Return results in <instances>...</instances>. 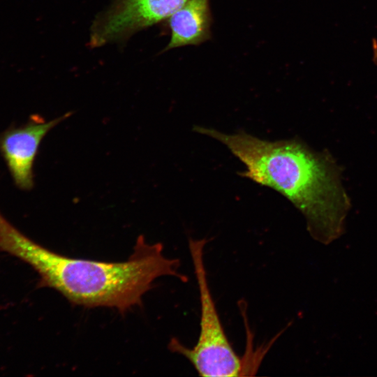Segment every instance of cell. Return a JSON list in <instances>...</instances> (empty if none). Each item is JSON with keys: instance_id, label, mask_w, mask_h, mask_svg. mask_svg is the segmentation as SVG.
<instances>
[{"instance_id": "obj_2", "label": "cell", "mask_w": 377, "mask_h": 377, "mask_svg": "<svg viewBox=\"0 0 377 377\" xmlns=\"http://www.w3.org/2000/svg\"><path fill=\"white\" fill-rule=\"evenodd\" d=\"M193 131L224 145L244 165L241 177L288 200L315 239L328 244L342 234L348 204L327 157L297 138L270 141L244 131L229 134L200 126Z\"/></svg>"}, {"instance_id": "obj_6", "label": "cell", "mask_w": 377, "mask_h": 377, "mask_svg": "<svg viewBox=\"0 0 377 377\" xmlns=\"http://www.w3.org/2000/svg\"><path fill=\"white\" fill-rule=\"evenodd\" d=\"M211 24L209 0H188L168 18L170 39L164 50L205 42L210 38Z\"/></svg>"}, {"instance_id": "obj_5", "label": "cell", "mask_w": 377, "mask_h": 377, "mask_svg": "<svg viewBox=\"0 0 377 377\" xmlns=\"http://www.w3.org/2000/svg\"><path fill=\"white\" fill-rule=\"evenodd\" d=\"M70 115L66 113L49 121L31 116L26 124L11 125L0 133V154L16 187L22 191L34 187V164L43 139Z\"/></svg>"}, {"instance_id": "obj_4", "label": "cell", "mask_w": 377, "mask_h": 377, "mask_svg": "<svg viewBox=\"0 0 377 377\" xmlns=\"http://www.w3.org/2000/svg\"><path fill=\"white\" fill-rule=\"evenodd\" d=\"M188 0H112L94 20L89 45L99 47L124 41L137 32L168 19Z\"/></svg>"}, {"instance_id": "obj_3", "label": "cell", "mask_w": 377, "mask_h": 377, "mask_svg": "<svg viewBox=\"0 0 377 377\" xmlns=\"http://www.w3.org/2000/svg\"><path fill=\"white\" fill-rule=\"evenodd\" d=\"M206 238L189 239L188 248L198 283L200 332L196 343L188 348L176 338L168 344L170 351L184 356L204 377H233L243 374L244 366L224 330L209 286L204 260Z\"/></svg>"}, {"instance_id": "obj_1", "label": "cell", "mask_w": 377, "mask_h": 377, "mask_svg": "<svg viewBox=\"0 0 377 377\" xmlns=\"http://www.w3.org/2000/svg\"><path fill=\"white\" fill-rule=\"evenodd\" d=\"M163 250L161 244H148L140 236L124 262L68 258L34 242L0 212V251L29 265L39 275L38 288H52L76 306L109 307L124 314L142 305L156 279L173 276L186 282L179 260L167 258Z\"/></svg>"}]
</instances>
